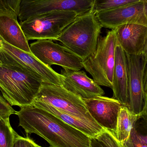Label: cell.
I'll return each instance as SVG.
<instances>
[{"mask_svg": "<svg viewBox=\"0 0 147 147\" xmlns=\"http://www.w3.org/2000/svg\"><path fill=\"white\" fill-rule=\"evenodd\" d=\"M15 114L27 134L38 135L51 147H90L89 136L43 109L28 106Z\"/></svg>", "mask_w": 147, "mask_h": 147, "instance_id": "6da1fadb", "label": "cell"}, {"mask_svg": "<svg viewBox=\"0 0 147 147\" xmlns=\"http://www.w3.org/2000/svg\"><path fill=\"white\" fill-rule=\"evenodd\" d=\"M102 27L91 11L78 16L57 40L84 61L96 51Z\"/></svg>", "mask_w": 147, "mask_h": 147, "instance_id": "7a4b0ae2", "label": "cell"}, {"mask_svg": "<svg viewBox=\"0 0 147 147\" xmlns=\"http://www.w3.org/2000/svg\"><path fill=\"white\" fill-rule=\"evenodd\" d=\"M44 83L32 74L0 63V91L11 106H33Z\"/></svg>", "mask_w": 147, "mask_h": 147, "instance_id": "3957f363", "label": "cell"}, {"mask_svg": "<svg viewBox=\"0 0 147 147\" xmlns=\"http://www.w3.org/2000/svg\"><path fill=\"white\" fill-rule=\"evenodd\" d=\"M117 41L115 30L99 38L95 52L82 62L83 68L99 86L112 88Z\"/></svg>", "mask_w": 147, "mask_h": 147, "instance_id": "277c9868", "label": "cell"}, {"mask_svg": "<svg viewBox=\"0 0 147 147\" xmlns=\"http://www.w3.org/2000/svg\"><path fill=\"white\" fill-rule=\"evenodd\" d=\"M78 15L71 11H52L35 16L20 23L28 40H57Z\"/></svg>", "mask_w": 147, "mask_h": 147, "instance_id": "5b68a950", "label": "cell"}, {"mask_svg": "<svg viewBox=\"0 0 147 147\" xmlns=\"http://www.w3.org/2000/svg\"><path fill=\"white\" fill-rule=\"evenodd\" d=\"M0 63L35 75L44 83L62 86V76L33 54L9 45L0 38Z\"/></svg>", "mask_w": 147, "mask_h": 147, "instance_id": "8992f818", "label": "cell"}, {"mask_svg": "<svg viewBox=\"0 0 147 147\" xmlns=\"http://www.w3.org/2000/svg\"><path fill=\"white\" fill-rule=\"evenodd\" d=\"M35 100L47 103L101 131L104 130L92 117L83 99L62 86L44 83Z\"/></svg>", "mask_w": 147, "mask_h": 147, "instance_id": "52a82bcc", "label": "cell"}, {"mask_svg": "<svg viewBox=\"0 0 147 147\" xmlns=\"http://www.w3.org/2000/svg\"><path fill=\"white\" fill-rule=\"evenodd\" d=\"M92 0H21L18 18L21 22L52 11H71L78 16L92 11Z\"/></svg>", "mask_w": 147, "mask_h": 147, "instance_id": "ba28073f", "label": "cell"}, {"mask_svg": "<svg viewBox=\"0 0 147 147\" xmlns=\"http://www.w3.org/2000/svg\"><path fill=\"white\" fill-rule=\"evenodd\" d=\"M30 48L32 54L48 67L55 65L74 70L83 68L80 58L51 40H37L30 45Z\"/></svg>", "mask_w": 147, "mask_h": 147, "instance_id": "9c48e42d", "label": "cell"}, {"mask_svg": "<svg viewBox=\"0 0 147 147\" xmlns=\"http://www.w3.org/2000/svg\"><path fill=\"white\" fill-rule=\"evenodd\" d=\"M128 68L129 104L128 109L140 115L145 110L146 97L144 90V74L147 62L143 54H127Z\"/></svg>", "mask_w": 147, "mask_h": 147, "instance_id": "30bf717a", "label": "cell"}, {"mask_svg": "<svg viewBox=\"0 0 147 147\" xmlns=\"http://www.w3.org/2000/svg\"><path fill=\"white\" fill-rule=\"evenodd\" d=\"M103 27L114 29L121 25L135 24L147 27V3L139 2L96 13Z\"/></svg>", "mask_w": 147, "mask_h": 147, "instance_id": "8fae6325", "label": "cell"}, {"mask_svg": "<svg viewBox=\"0 0 147 147\" xmlns=\"http://www.w3.org/2000/svg\"><path fill=\"white\" fill-rule=\"evenodd\" d=\"M82 99L96 122L115 135L118 115L123 106L120 102L113 98L103 96Z\"/></svg>", "mask_w": 147, "mask_h": 147, "instance_id": "7c38bea8", "label": "cell"}, {"mask_svg": "<svg viewBox=\"0 0 147 147\" xmlns=\"http://www.w3.org/2000/svg\"><path fill=\"white\" fill-rule=\"evenodd\" d=\"M62 86L82 99H88L105 94L103 90L86 73L80 70L63 68Z\"/></svg>", "mask_w": 147, "mask_h": 147, "instance_id": "4fadbf2b", "label": "cell"}, {"mask_svg": "<svg viewBox=\"0 0 147 147\" xmlns=\"http://www.w3.org/2000/svg\"><path fill=\"white\" fill-rule=\"evenodd\" d=\"M118 44L127 54H142L147 43V27L135 24L121 25L114 29Z\"/></svg>", "mask_w": 147, "mask_h": 147, "instance_id": "5bb4252c", "label": "cell"}, {"mask_svg": "<svg viewBox=\"0 0 147 147\" xmlns=\"http://www.w3.org/2000/svg\"><path fill=\"white\" fill-rule=\"evenodd\" d=\"M113 98L128 108L129 104L128 68L126 53L117 44L115 52V64L112 80Z\"/></svg>", "mask_w": 147, "mask_h": 147, "instance_id": "9a60e30c", "label": "cell"}, {"mask_svg": "<svg viewBox=\"0 0 147 147\" xmlns=\"http://www.w3.org/2000/svg\"><path fill=\"white\" fill-rule=\"evenodd\" d=\"M0 38L9 45L32 54L20 23L12 16L0 14Z\"/></svg>", "mask_w": 147, "mask_h": 147, "instance_id": "2e32d148", "label": "cell"}, {"mask_svg": "<svg viewBox=\"0 0 147 147\" xmlns=\"http://www.w3.org/2000/svg\"><path fill=\"white\" fill-rule=\"evenodd\" d=\"M33 106L41 108L61 119L69 125L80 130L90 138L96 137L102 131L72 116L62 112L56 108L42 101L35 100Z\"/></svg>", "mask_w": 147, "mask_h": 147, "instance_id": "e0dca14e", "label": "cell"}, {"mask_svg": "<svg viewBox=\"0 0 147 147\" xmlns=\"http://www.w3.org/2000/svg\"><path fill=\"white\" fill-rule=\"evenodd\" d=\"M140 115L133 114L126 106L121 107L118 115L115 135L121 143L129 138Z\"/></svg>", "mask_w": 147, "mask_h": 147, "instance_id": "ac0fdd59", "label": "cell"}, {"mask_svg": "<svg viewBox=\"0 0 147 147\" xmlns=\"http://www.w3.org/2000/svg\"><path fill=\"white\" fill-rule=\"evenodd\" d=\"M139 2H143L142 0H92V12L96 14L100 11L114 9Z\"/></svg>", "mask_w": 147, "mask_h": 147, "instance_id": "d6986e66", "label": "cell"}, {"mask_svg": "<svg viewBox=\"0 0 147 147\" xmlns=\"http://www.w3.org/2000/svg\"><path fill=\"white\" fill-rule=\"evenodd\" d=\"M17 134L10 125L9 117L0 118V147H13Z\"/></svg>", "mask_w": 147, "mask_h": 147, "instance_id": "ffe728a7", "label": "cell"}, {"mask_svg": "<svg viewBox=\"0 0 147 147\" xmlns=\"http://www.w3.org/2000/svg\"><path fill=\"white\" fill-rule=\"evenodd\" d=\"M21 0H0V14L12 16L17 20Z\"/></svg>", "mask_w": 147, "mask_h": 147, "instance_id": "44dd1931", "label": "cell"}, {"mask_svg": "<svg viewBox=\"0 0 147 147\" xmlns=\"http://www.w3.org/2000/svg\"><path fill=\"white\" fill-rule=\"evenodd\" d=\"M134 129L139 138L147 146V114L143 111L135 123Z\"/></svg>", "mask_w": 147, "mask_h": 147, "instance_id": "7402d4cb", "label": "cell"}, {"mask_svg": "<svg viewBox=\"0 0 147 147\" xmlns=\"http://www.w3.org/2000/svg\"><path fill=\"white\" fill-rule=\"evenodd\" d=\"M102 147H122L114 134L105 129L96 136Z\"/></svg>", "mask_w": 147, "mask_h": 147, "instance_id": "603a6c76", "label": "cell"}, {"mask_svg": "<svg viewBox=\"0 0 147 147\" xmlns=\"http://www.w3.org/2000/svg\"><path fill=\"white\" fill-rule=\"evenodd\" d=\"M122 147H147V146L139 138L134 129L131 130L129 138L121 143Z\"/></svg>", "mask_w": 147, "mask_h": 147, "instance_id": "cb8c5ba5", "label": "cell"}, {"mask_svg": "<svg viewBox=\"0 0 147 147\" xmlns=\"http://www.w3.org/2000/svg\"><path fill=\"white\" fill-rule=\"evenodd\" d=\"M16 112L12 106L0 95V118L9 117L11 115L15 114Z\"/></svg>", "mask_w": 147, "mask_h": 147, "instance_id": "d4e9b609", "label": "cell"}, {"mask_svg": "<svg viewBox=\"0 0 147 147\" xmlns=\"http://www.w3.org/2000/svg\"><path fill=\"white\" fill-rule=\"evenodd\" d=\"M13 147H40L28 136L23 137L17 134L15 138Z\"/></svg>", "mask_w": 147, "mask_h": 147, "instance_id": "484cf974", "label": "cell"}, {"mask_svg": "<svg viewBox=\"0 0 147 147\" xmlns=\"http://www.w3.org/2000/svg\"><path fill=\"white\" fill-rule=\"evenodd\" d=\"M90 147H102L96 136L90 138Z\"/></svg>", "mask_w": 147, "mask_h": 147, "instance_id": "4316f807", "label": "cell"}, {"mask_svg": "<svg viewBox=\"0 0 147 147\" xmlns=\"http://www.w3.org/2000/svg\"><path fill=\"white\" fill-rule=\"evenodd\" d=\"M144 90L146 95V98L147 97V62L145 67L144 74Z\"/></svg>", "mask_w": 147, "mask_h": 147, "instance_id": "83f0119b", "label": "cell"}, {"mask_svg": "<svg viewBox=\"0 0 147 147\" xmlns=\"http://www.w3.org/2000/svg\"><path fill=\"white\" fill-rule=\"evenodd\" d=\"M144 57H145V59L147 62V43L146 47H145V49L143 51V53H142Z\"/></svg>", "mask_w": 147, "mask_h": 147, "instance_id": "f1b7e54d", "label": "cell"}, {"mask_svg": "<svg viewBox=\"0 0 147 147\" xmlns=\"http://www.w3.org/2000/svg\"><path fill=\"white\" fill-rule=\"evenodd\" d=\"M144 111L147 114V97L146 98V105H145V110Z\"/></svg>", "mask_w": 147, "mask_h": 147, "instance_id": "f546056e", "label": "cell"}, {"mask_svg": "<svg viewBox=\"0 0 147 147\" xmlns=\"http://www.w3.org/2000/svg\"><path fill=\"white\" fill-rule=\"evenodd\" d=\"M142 1H143V2L147 3V0H142Z\"/></svg>", "mask_w": 147, "mask_h": 147, "instance_id": "4dcf8cb0", "label": "cell"}, {"mask_svg": "<svg viewBox=\"0 0 147 147\" xmlns=\"http://www.w3.org/2000/svg\"><path fill=\"white\" fill-rule=\"evenodd\" d=\"M40 147H41V146H40ZM50 147H51V146H50Z\"/></svg>", "mask_w": 147, "mask_h": 147, "instance_id": "1f68e13d", "label": "cell"}]
</instances>
